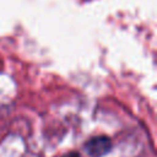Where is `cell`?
<instances>
[{
	"label": "cell",
	"mask_w": 157,
	"mask_h": 157,
	"mask_svg": "<svg viewBox=\"0 0 157 157\" xmlns=\"http://www.w3.org/2000/svg\"><path fill=\"white\" fill-rule=\"evenodd\" d=\"M63 157H80V155L77 152H69V153L64 155Z\"/></svg>",
	"instance_id": "7a4b0ae2"
},
{
	"label": "cell",
	"mask_w": 157,
	"mask_h": 157,
	"mask_svg": "<svg viewBox=\"0 0 157 157\" xmlns=\"http://www.w3.org/2000/svg\"><path fill=\"white\" fill-rule=\"evenodd\" d=\"M110 147H112V141L107 136H94L90 139L85 145L86 151L92 157H102L107 155L110 151Z\"/></svg>",
	"instance_id": "6da1fadb"
}]
</instances>
